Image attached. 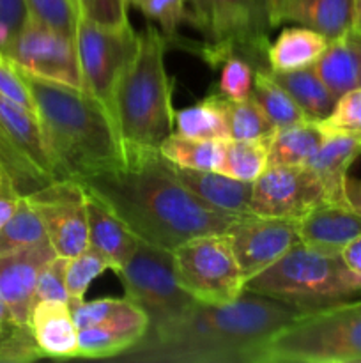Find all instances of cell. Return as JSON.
<instances>
[{
    "mask_svg": "<svg viewBox=\"0 0 361 363\" xmlns=\"http://www.w3.org/2000/svg\"><path fill=\"white\" fill-rule=\"evenodd\" d=\"M140 241L173 252L204 234L229 233L243 215L219 211L188 190L159 152L126 151L120 167L78 181Z\"/></svg>",
    "mask_w": 361,
    "mask_h": 363,
    "instance_id": "obj_1",
    "label": "cell"
},
{
    "mask_svg": "<svg viewBox=\"0 0 361 363\" xmlns=\"http://www.w3.org/2000/svg\"><path fill=\"white\" fill-rule=\"evenodd\" d=\"M299 314L275 298L244 289L230 303L195 301L184 314L149 328L140 342L115 358L134 363H251L258 346Z\"/></svg>",
    "mask_w": 361,
    "mask_h": 363,
    "instance_id": "obj_2",
    "label": "cell"
},
{
    "mask_svg": "<svg viewBox=\"0 0 361 363\" xmlns=\"http://www.w3.org/2000/svg\"><path fill=\"white\" fill-rule=\"evenodd\" d=\"M59 179L81 181L126 162L112 112L84 89L25 74Z\"/></svg>",
    "mask_w": 361,
    "mask_h": 363,
    "instance_id": "obj_3",
    "label": "cell"
},
{
    "mask_svg": "<svg viewBox=\"0 0 361 363\" xmlns=\"http://www.w3.org/2000/svg\"><path fill=\"white\" fill-rule=\"evenodd\" d=\"M165 53L163 32L152 25L138 32L137 52L117 85L112 106L124 151L159 149L173 133V82L166 73Z\"/></svg>",
    "mask_w": 361,
    "mask_h": 363,
    "instance_id": "obj_4",
    "label": "cell"
},
{
    "mask_svg": "<svg viewBox=\"0 0 361 363\" xmlns=\"http://www.w3.org/2000/svg\"><path fill=\"white\" fill-rule=\"evenodd\" d=\"M244 289L275 298L303 314L361 296V275L340 254L299 243L271 268L248 280Z\"/></svg>",
    "mask_w": 361,
    "mask_h": 363,
    "instance_id": "obj_5",
    "label": "cell"
},
{
    "mask_svg": "<svg viewBox=\"0 0 361 363\" xmlns=\"http://www.w3.org/2000/svg\"><path fill=\"white\" fill-rule=\"evenodd\" d=\"M361 362V296L303 312L273 333L251 363Z\"/></svg>",
    "mask_w": 361,
    "mask_h": 363,
    "instance_id": "obj_6",
    "label": "cell"
},
{
    "mask_svg": "<svg viewBox=\"0 0 361 363\" xmlns=\"http://www.w3.org/2000/svg\"><path fill=\"white\" fill-rule=\"evenodd\" d=\"M191 20L211 39L200 55L218 66L227 55L237 53L251 62L268 64V28H271L265 0H188ZM260 69L265 67L260 66Z\"/></svg>",
    "mask_w": 361,
    "mask_h": 363,
    "instance_id": "obj_7",
    "label": "cell"
},
{
    "mask_svg": "<svg viewBox=\"0 0 361 363\" xmlns=\"http://www.w3.org/2000/svg\"><path fill=\"white\" fill-rule=\"evenodd\" d=\"M179 286L202 303L236 301L244 280L227 233L191 238L172 252Z\"/></svg>",
    "mask_w": 361,
    "mask_h": 363,
    "instance_id": "obj_8",
    "label": "cell"
},
{
    "mask_svg": "<svg viewBox=\"0 0 361 363\" xmlns=\"http://www.w3.org/2000/svg\"><path fill=\"white\" fill-rule=\"evenodd\" d=\"M127 300L149 318V328L170 321L193 307L195 300L179 286L173 254L138 240L130 261L117 272Z\"/></svg>",
    "mask_w": 361,
    "mask_h": 363,
    "instance_id": "obj_9",
    "label": "cell"
},
{
    "mask_svg": "<svg viewBox=\"0 0 361 363\" xmlns=\"http://www.w3.org/2000/svg\"><path fill=\"white\" fill-rule=\"evenodd\" d=\"M0 162L21 195L59 179L38 116L2 94Z\"/></svg>",
    "mask_w": 361,
    "mask_h": 363,
    "instance_id": "obj_10",
    "label": "cell"
},
{
    "mask_svg": "<svg viewBox=\"0 0 361 363\" xmlns=\"http://www.w3.org/2000/svg\"><path fill=\"white\" fill-rule=\"evenodd\" d=\"M74 41L84 91L112 112L117 85L137 52L138 32L131 25L105 27L80 14Z\"/></svg>",
    "mask_w": 361,
    "mask_h": 363,
    "instance_id": "obj_11",
    "label": "cell"
},
{
    "mask_svg": "<svg viewBox=\"0 0 361 363\" xmlns=\"http://www.w3.org/2000/svg\"><path fill=\"white\" fill-rule=\"evenodd\" d=\"M4 53L21 73L67 87L84 89L76 41L30 16L13 35Z\"/></svg>",
    "mask_w": 361,
    "mask_h": 363,
    "instance_id": "obj_12",
    "label": "cell"
},
{
    "mask_svg": "<svg viewBox=\"0 0 361 363\" xmlns=\"http://www.w3.org/2000/svg\"><path fill=\"white\" fill-rule=\"evenodd\" d=\"M87 190L74 179H57L27 194L45 223L46 236L57 255L74 257L88 248Z\"/></svg>",
    "mask_w": 361,
    "mask_h": 363,
    "instance_id": "obj_13",
    "label": "cell"
},
{
    "mask_svg": "<svg viewBox=\"0 0 361 363\" xmlns=\"http://www.w3.org/2000/svg\"><path fill=\"white\" fill-rule=\"evenodd\" d=\"M322 201L324 188L308 165H268L253 181L250 213L299 220Z\"/></svg>",
    "mask_w": 361,
    "mask_h": 363,
    "instance_id": "obj_14",
    "label": "cell"
},
{
    "mask_svg": "<svg viewBox=\"0 0 361 363\" xmlns=\"http://www.w3.org/2000/svg\"><path fill=\"white\" fill-rule=\"evenodd\" d=\"M230 245L244 284L271 268L301 243L299 223L294 218L243 215L229 230Z\"/></svg>",
    "mask_w": 361,
    "mask_h": 363,
    "instance_id": "obj_15",
    "label": "cell"
},
{
    "mask_svg": "<svg viewBox=\"0 0 361 363\" xmlns=\"http://www.w3.org/2000/svg\"><path fill=\"white\" fill-rule=\"evenodd\" d=\"M55 255L50 240L0 254V294L18 325H28L30 321L39 273Z\"/></svg>",
    "mask_w": 361,
    "mask_h": 363,
    "instance_id": "obj_16",
    "label": "cell"
},
{
    "mask_svg": "<svg viewBox=\"0 0 361 363\" xmlns=\"http://www.w3.org/2000/svg\"><path fill=\"white\" fill-rule=\"evenodd\" d=\"M271 27L297 23L324 35L328 41L353 32L354 0H265Z\"/></svg>",
    "mask_w": 361,
    "mask_h": 363,
    "instance_id": "obj_17",
    "label": "cell"
},
{
    "mask_svg": "<svg viewBox=\"0 0 361 363\" xmlns=\"http://www.w3.org/2000/svg\"><path fill=\"white\" fill-rule=\"evenodd\" d=\"M147 330V314L130 300L106 321L78 330V357L115 358L140 342Z\"/></svg>",
    "mask_w": 361,
    "mask_h": 363,
    "instance_id": "obj_18",
    "label": "cell"
},
{
    "mask_svg": "<svg viewBox=\"0 0 361 363\" xmlns=\"http://www.w3.org/2000/svg\"><path fill=\"white\" fill-rule=\"evenodd\" d=\"M297 223L301 243L326 254H342L361 234V215L349 202H319Z\"/></svg>",
    "mask_w": 361,
    "mask_h": 363,
    "instance_id": "obj_19",
    "label": "cell"
},
{
    "mask_svg": "<svg viewBox=\"0 0 361 363\" xmlns=\"http://www.w3.org/2000/svg\"><path fill=\"white\" fill-rule=\"evenodd\" d=\"M170 165H172L177 179L212 208L232 213V215L250 213V201L251 194H253L251 181L236 179V177H230L218 170L184 169V167H177L173 163Z\"/></svg>",
    "mask_w": 361,
    "mask_h": 363,
    "instance_id": "obj_20",
    "label": "cell"
},
{
    "mask_svg": "<svg viewBox=\"0 0 361 363\" xmlns=\"http://www.w3.org/2000/svg\"><path fill=\"white\" fill-rule=\"evenodd\" d=\"M321 147L306 163L324 188L326 201H345L349 167L361 155V137L350 133H324Z\"/></svg>",
    "mask_w": 361,
    "mask_h": 363,
    "instance_id": "obj_21",
    "label": "cell"
},
{
    "mask_svg": "<svg viewBox=\"0 0 361 363\" xmlns=\"http://www.w3.org/2000/svg\"><path fill=\"white\" fill-rule=\"evenodd\" d=\"M28 325L45 357H78V326L67 301H38Z\"/></svg>",
    "mask_w": 361,
    "mask_h": 363,
    "instance_id": "obj_22",
    "label": "cell"
},
{
    "mask_svg": "<svg viewBox=\"0 0 361 363\" xmlns=\"http://www.w3.org/2000/svg\"><path fill=\"white\" fill-rule=\"evenodd\" d=\"M87 220L88 247L105 255L117 273L133 255L138 238L105 202L92 194L87 195Z\"/></svg>",
    "mask_w": 361,
    "mask_h": 363,
    "instance_id": "obj_23",
    "label": "cell"
},
{
    "mask_svg": "<svg viewBox=\"0 0 361 363\" xmlns=\"http://www.w3.org/2000/svg\"><path fill=\"white\" fill-rule=\"evenodd\" d=\"M360 67L361 35L354 32L329 41L328 48L314 64V69L336 98L360 87Z\"/></svg>",
    "mask_w": 361,
    "mask_h": 363,
    "instance_id": "obj_24",
    "label": "cell"
},
{
    "mask_svg": "<svg viewBox=\"0 0 361 363\" xmlns=\"http://www.w3.org/2000/svg\"><path fill=\"white\" fill-rule=\"evenodd\" d=\"M328 45V39L311 28L299 25L283 28L276 41L268 46V69L276 73L314 66Z\"/></svg>",
    "mask_w": 361,
    "mask_h": 363,
    "instance_id": "obj_25",
    "label": "cell"
},
{
    "mask_svg": "<svg viewBox=\"0 0 361 363\" xmlns=\"http://www.w3.org/2000/svg\"><path fill=\"white\" fill-rule=\"evenodd\" d=\"M176 133L207 140H229L230 124L227 98L223 94H207L188 108L176 112Z\"/></svg>",
    "mask_w": 361,
    "mask_h": 363,
    "instance_id": "obj_26",
    "label": "cell"
},
{
    "mask_svg": "<svg viewBox=\"0 0 361 363\" xmlns=\"http://www.w3.org/2000/svg\"><path fill=\"white\" fill-rule=\"evenodd\" d=\"M269 73L296 99V103L303 108L308 119H326L338 101V98L326 87L314 66L292 71H276V73L269 71Z\"/></svg>",
    "mask_w": 361,
    "mask_h": 363,
    "instance_id": "obj_27",
    "label": "cell"
},
{
    "mask_svg": "<svg viewBox=\"0 0 361 363\" xmlns=\"http://www.w3.org/2000/svg\"><path fill=\"white\" fill-rule=\"evenodd\" d=\"M317 121H303L275 130L269 142L268 165H306L324 140Z\"/></svg>",
    "mask_w": 361,
    "mask_h": 363,
    "instance_id": "obj_28",
    "label": "cell"
},
{
    "mask_svg": "<svg viewBox=\"0 0 361 363\" xmlns=\"http://www.w3.org/2000/svg\"><path fill=\"white\" fill-rule=\"evenodd\" d=\"M227 140H207V138L186 137L173 131L159 145V152L165 160L177 167L197 170H218L225 156Z\"/></svg>",
    "mask_w": 361,
    "mask_h": 363,
    "instance_id": "obj_29",
    "label": "cell"
},
{
    "mask_svg": "<svg viewBox=\"0 0 361 363\" xmlns=\"http://www.w3.org/2000/svg\"><path fill=\"white\" fill-rule=\"evenodd\" d=\"M260 108L271 121L275 130L280 128L294 126L303 121H308V116L303 112L296 99L273 78L269 69H257L255 71L253 80V92H251Z\"/></svg>",
    "mask_w": 361,
    "mask_h": 363,
    "instance_id": "obj_30",
    "label": "cell"
},
{
    "mask_svg": "<svg viewBox=\"0 0 361 363\" xmlns=\"http://www.w3.org/2000/svg\"><path fill=\"white\" fill-rule=\"evenodd\" d=\"M271 135L269 137L253 138V140L229 138L227 140L225 156H223V162L219 165L218 172L236 177V179L251 181L253 183L260 176L262 170L268 167Z\"/></svg>",
    "mask_w": 361,
    "mask_h": 363,
    "instance_id": "obj_31",
    "label": "cell"
},
{
    "mask_svg": "<svg viewBox=\"0 0 361 363\" xmlns=\"http://www.w3.org/2000/svg\"><path fill=\"white\" fill-rule=\"evenodd\" d=\"M45 240H48V236H46L41 216L28 202V199L21 195L14 215L0 229V254L21 250V248L32 247Z\"/></svg>",
    "mask_w": 361,
    "mask_h": 363,
    "instance_id": "obj_32",
    "label": "cell"
},
{
    "mask_svg": "<svg viewBox=\"0 0 361 363\" xmlns=\"http://www.w3.org/2000/svg\"><path fill=\"white\" fill-rule=\"evenodd\" d=\"M227 108H229L230 138L253 140V138L269 137L275 131V126L253 96L243 99V101L227 99Z\"/></svg>",
    "mask_w": 361,
    "mask_h": 363,
    "instance_id": "obj_33",
    "label": "cell"
},
{
    "mask_svg": "<svg viewBox=\"0 0 361 363\" xmlns=\"http://www.w3.org/2000/svg\"><path fill=\"white\" fill-rule=\"evenodd\" d=\"M106 269H112V262L92 247L74 257H67L66 287L69 300H85V293L91 284Z\"/></svg>",
    "mask_w": 361,
    "mask_h": 363,
    "instance_id": "obj_34",
    "label": "cell"
},
{
    "mask_svg": "<svg viewBox=\"0 0 361 363\" xmlns=\"http://www.w3.org/2000/svg\"><path fill=\"white\" fill-rule=\"evenodd\" d=\"M25 2L32 20L74 39L78 18H80L76 0H25Z\"/></svg>",
    "mask_w": 361,
    "mask_h": 363,
    "instance_id": "obj_35",
    "label": "cell"
},
{
    "mask_svg": "<svg viewBox=\"0 0 361 363\" xmlns=\"http://www.w3.org/2000/svg\"><path fill=\"white\" fill-rule=\"evenodd\" d=\"M219 67V94L225 96L230 101H243L250 98L253 92L255 66L244 57L237 53H230L222 62Z\"/></svg>",
    "mask_w": 361,
    "mask_h": 363,
    "instance_id": "obj_36",
    "label": "cell"
},
{
    "mask_svg": "<svg viewBox=\"0 0 361 363\" xmlns=\"http://www.w3.org/2000/svg\"><path fill=\"white\" fill-rule=\"evenodd\" d=\"M45 357L30 325L7 323L0 332V363H27Z\"/></svg>",
    "mask_w": 361,
    "mask_h": 363,
    "instance_id": "obj_37",
    "label": "cell"
},
{
    "mask_svg": "<svg viewBox=\"0 0 361 363\" xmlns=\"http://www.w3.org/2000/svg\"><path fill=\"white\" fill-rule=\"evenodd\" d=\"M324 133H350L361 137V87L340 96L326 119L317 121Z\"/></svg>",
    "mask_w": 361,
    "mask_h": 363,
    "instance_id": "obj_38",
    "label": "cell"
},
{
    "mask_svg": "<svg viewBox=\"0 0 361 363\" xmlns=\"http://www.w3.org/2000/svg\"><path fill=\"white\" fill-rule=\"evenodd\" d=\"M66 268H67V257L62 255H55L45 268L41 269L38 279V286H35V296L34 305L38 301H67L69 303V294H67L66 287Z\"/></svg>",
    "mask_w": 361,
    "mask_h": 363,
    "instance_id": "obj_39",
    "label": "cell"
},
{
    "mask_svg": "<svg viewBox=\"0 0 361 363\" xmlns=\"http://www.w3.org/2000/svg\"><path fill=\"white\" fill-rule=\"evenodd\" d=\"M127 298H99V300L85 301V300H69L73 319L76 323L78 330L88 328V326L99 325L112 318L113 314L126 307Z\"/></svg>",
    "mask_w": 361,
    "mask_h": 363,
    "instance_id": "obj_40",
    "label": "cell"
},
{
    "mask_svg": "<svg viewBox=\"0 0 361 363\" xmlns=\"http://www.w3.org/2000/svg\"><path fill=\"white\" fill-rule=\"evenodd\" d=\"M186 4L188 0H140L138 9L147 20L159 23L163 35L168 39L176 34L180 21L188 16Z\"/></svg>",
    "mask_w": 361,
    "mask_h": 363,
    "instance_id": "obj_41",
    "label": "cell"
},
{
    "mask_svg": "<svg viewBox=\"0 0 361 363\" xmlns=\"http://www.w3.org/2000/svg\"><path fill=\"white\" fill-rule=\"evenodd\" d=\"M81 16L105 27L120 28L130 25L127 0H76Z\"/></svg>",
    "mask_w": 361,
    "mask_h": 363,
    "instance_id": "obj_42",
    "label": "cell"
},
{
    "mask_svg": "<svg viewBox=\"0 0 361 363\" xmlns=\"http://www.w3.org/2000/svg\"><path fill=\"white\" fill-rule=\"evenodd\" d=\"M0 94L35 113L34 99L28 91L23 73L11 62V59L2 50H0Z\"/></svg>",
    "mask_w": 361,
    "mask_h": 363,
    "instance_id": "obj_43",
    "label": "cell"
},
{
    "mask_svg": "<svg viewBox=\"0 0 361 363\" xmlns=\"http://www.w3.org/2000/svg\"><path fill=\"white\" fill-rule=\"evenodd\" d=\"M28 20V9L25 0H0V21L13 30V35Z\"/></svg>",
    "mask_w": 361,
    "mask_h": 363,
    "instance_id": "obj_44",
    "label": "cell"
},
{
    "mask_svg": "<svg viewBox=\"0 0 361 363\" xmlns=\"http://www.w3.org/2000/svg\"><path fill=\"white\" fill-rule=\"evenodd\" d=\"M342 259L353 272L360 273L361 275V234L354 238L349 245L342 250Z\"/></svg>",
    "mask_w": 361,
    "mask_h": 363,
    "instance_id": "obj_45",
    "label": "cell"
},
{
    "mask_svg": "<svg viewBox=\"0 0 361 363\" xmlns=\"http://www.w3.org/2000/svg\"><path fill=\"white\" fill-rule=\"evenodd\" d=\"M343 191H345V201L349 202L350 208H354L361 215V179L347 176Z\"/></svg>",
    "mask_w": 361,
    "mask_h": 363,
    "instance_id": "obj_46",
    "label": "cell"
},
{
    "mask_svg": "<svg viewBox=\"0 0 361 363\" xmlns=\"http://www.w3.org/2000/svg\"><path fill=\"white\" fill-rule=\"evenodd\" d=\"M20 197H2V195H0V229H2V227L9 222L11 216L14 215V211H16L18 208V202H20Z\"/></svg>",
    "mask_w": 361,
    "mask_h": 363,
    "instance_id": "obj_47",
    "label": "cell"
},
{
    "mask_svg": "<svg viewBox=\"0 0 361 363\" xmlns=\"http://www.w3.org/2000/svg\"><path fill=\"white\" fill-rule=\"evenodd\" d=\"M0 195L2 197H20V191L14 186L13 179L4 169H0Z\"/></svg>",
    "mask_w": 361,
    "mask_h": 363,
    "instance_id": "obj_48",
    "label": "cell"
},
{
    "mask_svg": "<svg viewBox=\"0 0 361 363\" xmlns=\"http://www.w3.org/2000/svg\"><path fill=\"white\" fill-rule=\"evenodd\" d=\"M11 39H13V30H11L6 23H2V21H0V50H2V52H6V48L9 46Z\"/></svg>",
    "mask_w": 361,
    "mask_h": 363,
    "instance_id": "obj_49",
    "label": "cell"
},
{
    "mask_svg": "<svg viewBox=\"0 0 361 363\" xmlns=\"http://www.w3.org/2000/svg\"><path fill=\"white\" fill-rule=\"evenodd\" d=\"M353 32L361 35V0H354V20H353Z\"/></svg>",
    "mask_w": 361,
    "mask_h": 363,
    "instance_id": "obj_50",
    "label": "cell"
},
{
    "mask_svg": "<svg viewBox=\"0 0 361 363\" xmlns=\"http://www.w3.org/2000/svg\"><path fill=\"white\" fill-rule=\"evenodd\" d=\"M7 323H14L13 321V315H11L9 307H7L6 300L2 298L0 294V325H7Z\"/></svg>",
    "mask_w": 361,
    "mask_h": 363,
    "instance_id": "obj_51",
    "label": "cell"
},
{
    "mask_svg": "<svg viewBox=\"0 0 361 363\" xmlns=\"http://www.w3.org/2000/svg\"><path fill=\"white\" fill-rule=\"evenodd\" d=\"M127 4H131V6H137V7H138V4H140V0H127Z\"/></svg>",
    "mask_w": 361,
    "mask_h": 363,
    "instance_id": "obj_52",
    "label": "cell"
},
{
    "mask_svg": "<svg viewBox=\"0 0 361 363\" xmlns=\"http://www.w3.org/2000/svg\"><path fill=\"white\" fill-rule=\"evenodd\" d=\"M360 87H361V67H360Z\"/></svg>",
    "mask_w": 361,
    "mask_h": 363,
    "instance_id": "obj_53",
    "label": "cell"
},
{
    "mask_svg": "<svg viewBox=\"0 0 361 363\" xmlns=\"http://www.w3.org/2000/svg\"><path fill=\"white\" fill-rule=\"evenodd\" d=\"M0 169H4V167H2V162H0Z\"/></svg>",
    "mask_w": 361,
    "mask_h": 363,
    "instance_id": "obj_54",
    "label": "cell"
},
{
    "mask_svg": "<svg viewBox=\"0 0 361 363\" xmlns=\"http://www.w3.org/2000/svg\"><path fill=\"white\" fill-rule=\"evenodd\" d=\"M2 326H4V325H0V332H2Z\"/></svg>",
    "mask_w": 361,
    "mask_h": 363,
    "instance_id": "obj_55",
    "label": "cell"
}]
</instances>
